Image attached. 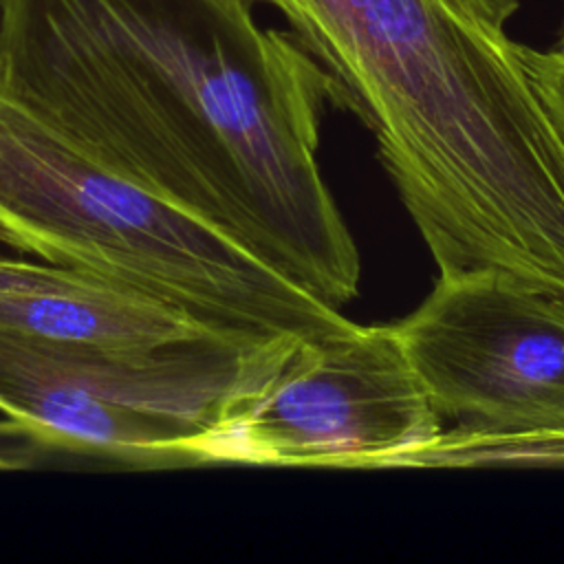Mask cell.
Returning <instances> with one entry per match:
<instances>
[{
	"label": "cell",
	"mask_w": 564,
	"mask_h": 564,
	"mask_svg": "<svg viewBox=\"0 0 564 564\" xmlns=\"http://www.w3.org/2000/svg\"><path fill=\"white\" fill-rule=\"evenodd\" d=\"M551 51H555V53H562V55H564V24H562V29H560V35L555 37V42H553Z\"/></svg>",
	"instance_id": "cell-11"
},
{
	"label": "cell",
	"mask_w": 564,
	"mask_h": 564,
	"mask_svg": "<svg viewBox=\"0 0 564 564\" xmlns=\"http://www.w3.org/2000/svg\"><path fill=\"white\" fill-rule=\"evenodd\" d=\"M443 432L392 324L300 337L236 394L183 463L392 469Z\"/></svg>",
	"instance_id": "cell-5"
},
{
	"label": "cell",
	"mask_w": 564,
	"mask_h": 564,
	"mask_svg": "<svg viewBox=\"0 0 564 564\" xmlns=\"http://www.w3.org/2000/svg\"><path fill=\"white\" fill-rule=\"evenodd\" d=\"M522 57L549 117L564 139V55L522 44Z\"/></svg>",
	"instance_id": "cell-9"
},
{
	"label": "cell",
	"mask_w": 564,
	"mask_h": 564,
	"mask_svg": "<svg viewBox=\"0 0 564 564\" xmlns=\"http://www.w3.org/2000/svg\"><path fill=\"white\" fill-rule=\"evenodd\" d=\"M449 2H454L458 9L467 11L469 15L500 29H507V22L518 11V0H449Z\"/></svg>",
	"instance_id": "cell-10"
},
{
	"label": "cell",
	"mask_w": 564,
	"mask_h": 564,
	"mask_svg": "<svg viewBox=\"0 0 564 564\" xmlns=\"http://www.w3.org/2000/svg\"><path fill=\"white\" fill-rule=\"evenodd\" d=\"M262 0H2L0 86L319 300L361 262L317 163L335 84Z\"/></svg>",
	"instance_id": "cell-1"
},
{
	"label": "cell",
	"mask_w": 564,
	"mask_h": 564,
	"mask_svg": "<svg viewBox=\"0 0 564 564\" xmlns=\"http://www.w3.org/2000/svg\"><path fill=\"white\" fill-rule=\"evenodd\" d=\"M15 463L9 458V456H4L2 452H0V469H7V467H13Z\"/></svg>",
	"instance_id": "cell-12"
},
{
	"label": "cell",
	"mask_w": 564,
	"mask_h": 564,
	"mask_svg": "<svg viewBox=\"0 0 564 564\" xmlns=\"http://www.w3.org/2000/svg\"><path fill=\"white\" fill-rule=\"evenodd\" d=\"M0 240L130 284L214 330L275 341L352 322L200 216L145 187L0 86Z\"/></svg>",
	"instance_id": "cell-3"
},
{
	"label": "cell",
	"mask_w": 564,
	"mask_h": 564,
	"mask_svg": "<svg viewBox=\"0 0 564 564\" xmlns=\"http://www.w3.org/2000/svg\"><path fill=\"white\" fill-rule=\"evenodd\" d=\"M392 328L441 419L480 432L564 430V297L498 269L441 271Z\"/></svg>",
	"instance_id": "cell-6"
},
{
	"label": "cell",
	"mask_w": 564,
	"mask_h": 564,
	"mask_svg": "<svg viewBox=\"0 0 564 564\" xmlns=\"http://www.w3.org/2000/svg\"><path fill=\"white\" fill-rule=\"evenodd\" d=\"M375 137L438 271L564 297V139L507 29L449 0H262Z\"/></svg>",
	"instance_id": "cell-2"
},
{
	"label": "cell",
	"mask_w": 564,
	"mask_h": 564,
	"mask_svg": "<svg viewBox=\"0 0 564 564\" xmlns=\"http://www.w3.org/2000/svg\"><path fill=\"white\" fill-rule=\"evenodd\" d=\"M295 339L101 355L0 326V434L134 467L183 465V447Z\"/></svg>",
	"instance_id": "cell-4"
},
{
	"label": "cell",
	"mask_w": 564,
	"mask_h": 564,
	"mask_svg": "<svg viewBox=\"0 0 564 564\" xmlns=\"http://www.w3.org/2000/svg\"><path fill=\"white\" fill-rule=\"evenodd\" d=\"M471 469V467H542L564 469L562 432H480L443 430L436 438L401 454L392 469Z\"/></svg>",
	"instance_id": "cell-8"
},
{
	"label": "cell",
	"mask_w": 564,
	"mask_h": 564,
	"mask_svg": "<svg viewBox=\"0 0 564 564\" xmlns=\"http://www.w3.org/2000/svg\"><path fill=\"white\" fill-rule=\"evenodd\" d=\"M0 13H2V0H0Z\"/></svg>",
	"instance_id": "cell-13"
},
{
	"label": "cell",
	"mask_w": 564,
	"mask_h": 564,
	"mask_svg": "<svg viewBox=\"0 0 564 564\" xmlns=\"http://www.w3.org/2000/svg\"><path fill=\"white\" fill-rule=\"evenodd\" d=\"M0 326L101 355H143L236 339L176 304L106 275L0 256ZM262 344V341H258Z\"/></svg>",
	"instance_id": "cell-7"
}]
</instances>
